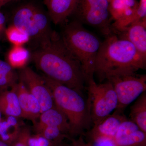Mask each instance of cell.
<instances>
[{
  "label": "cell",
  "instance_id": "1",
  "mask_svg": "<svg viewBox=\"0 0 146 146\" xmlns=\"http://www.w3.org/2000/svg\"><path fill=\"white\" fill-rule=\"evenodd\" d=\"M31 58L47 77L83 94L85 80L81 65L56 33L32 53Z\"/></svg>",
  "mask_w": 146,
  "mask_h": 146
},
{
  "label": "cell",
  "instance_id": "2",
  "mask_svg": "<svg viewBox=\"0 0 146 146\" xmlns=\"http://www.w3.org/2000/svg\"><path fill=\"white\" fill-rule=\"evenodd\" d=\"M146 66V57L129 41L113 33L102 42L96 59L94 74L102 82L136 73L145 69Z\"/></svg>",
  "mask_w": 146,
  "mask_h": 146
},
{
  "label": "cell",
  "instance_id": "3",
  "mask_svg": "<svg viewBox=\"0 0 146 146\" xmlns=\"http://www.w3.org/2000/svg\"><path fill=\"white\" fill-rule=\"evenodd\" d=\"M52 93L54 104L65 114L70 127V136H83L89 129L91 121L87 100L83 94L52 80L44 75L42 76Z\"/></svg>",
  "mask_w": 146,
  "mask_h": 146
},
{
  "label": "cell",
  "instance_id": "4",
  "mask_svg": "<svg viewBox=\"0 0 146 146\" xmlns=\"http://www.w3.org/2000/svg\"><path fill=\"white\" fill-rule=\"evenodd\" d=\"M61 37L80 63L85 82L94 78L96 59L102 43L98 37L74 20L65 26Z\"/></svg>",
  "mask_w": 146,
  "mask_h": 146
},
{
  "label": "cell",
  "instance_id": "5",
  "mask_svg": "<svg viewBox=\"0 0 146 146\" xmlns=\"http://www.w3.org/2000/svg\"><path fill=\"white\" fill-rule=\"evenodd\" d=\"M38 7L27 4L18 7L12 17V25L26 32L36 48L49 39L53 31L49 19Z\"/></svg>",
  "mask_w": 146,
  "mask_h": 146
},
{
  "label": "cell",
  "instance_id": "6",
  "mask_svg": "<svg viewBox=\"0 0 146 146\" xmlns=\"http://www.w3.org/2000/svg\"><path fill=\"white\" fill-rule=\"evenodd\" d=\"M108 0H77L71 16L74 21L99 29L106 36L114 33Z\"/></svg>",
  "mask_w": 146,
  "mask_h": 146
},
{
  "label": "cell",
  "instance_id": "7",
  "mask_svg": "<svg viewBox=\"0 0 146 146\" xmlns=\"http://www.w3.org/2000/svg\"><path fill=\"white\" fill-rule=\"evenodd\" d=\"M89 105L91 121L96 125L111 114L117 108L118 100L112 84L109 81L97 84L94 78L87 82Z\"/></svg>",
  "mask_w": 146,
  "mask_h": 146
},
{
  "label": "cell",
  "instance_id": "8",
  "mask_svg": "<svg viewBox=\"0 0 146 146\" xmlns=\"http://www.w3.org/2000/svg\"><path fill=\"white\" fill-rule=\"evenodd\" d=\"M112 84L118 100L115 110L123 112L128 105L145 92L146 75L136 73L113 77L108 80Z\"/></svg>",
  "mask_w": 146,
  "mask_h": 146
},
{
  "label": "cell",
  "instance_id": "9",
  "mask_svg": "<svg viewBox=\"0 0 146 146\" xmlns=\"http://www.w3.org/2000/svg\"><path fill=\"white\" fill-rule=\"evenodd\" d=\"M18 76L19 81L39 102L42 113L54 106L52 93L42 76L27 67L20 70Z\"/></svg>",
  "mask_w": 146,
  "mask_h": 146
},
{
  "label": "cell",
  "instance_id": "10",
  "mask_svg": "<svg viewBox=\"0 0 146 146\" xmlns=\"http://www.w3.org/2000/svg\"><path fill=\"white\" fill-rule=\"evenodd\" d=\"M11 90L18 96L22 112L21 117L30 120L34 124L42 113L39 102L19 80L11 87Z\"/></svg>",
  "mask_w": 146,
  "mask_h": 146
},
{
  "label": "cell",
  "instance_id": "11",
  "mask_svg": "<svg viewBox=\"0 0 146 146\" xmlns=\"http://www.w3.org/2000/svg\"><path fill=\"white\" fill-rule=\"evenodd\" d=\"M127 118L123 112L115 110L96 125L89 132L91 142L103 138L114 139L120 125Z\"/></svg>",
  "mask_w": 146,
  "mask_h": 146
},
{
  "label": "cell",
  "instance_id": "12",
  "mask_svg": "<svg viewBox=\"0 0 146 146\" xmlns=\"http://www.w3.org/2000/svg\"><path fill=\"white\" fill-rule=\"evenodd\" d=\"M38 120L34 124L35 133H38L45 127L54 126L58 128L62 133L70 137V127L68 119L55 104L52 108L41 113Z\"/></svg>",
  "mask_w": 146,
  "mask_h": 146
},
{
  "label": "cell",
  "instance_id": "13",
  "mask_svg": "<svg viewBox=\"0 0 146 146\" xmlns=\"http://www.w3.org/2000/svg\"><path fill=\"white\" fill-rule=\"evenodd\" d=\"M119 33L120 38L129 41L146 57V18L134 22Z\"/></svg>",
  "mask_w": 146,
  "mask_h": 146
},
{
  "label": "cell",
  "instance_id": "14",
  "mask_svg": "<svg viewBox=\"0 0 146 146\" xmlns=\"http://www.w3.org/2000/svg\"><path fill=\"white\" fill-rule=\"evenodd\" d=\"M77 0H44L50 20L55 25L63 24L71 16Z\"/></svg>",
  "mask_w": 146,
  "mask_h": 146
},
{
  "label": "cell",
  "instance_id": "15",
  "mask_svg": "<svg viewBox=\"0 0 146 146\" xmlns=\"http://www.w3.org/2000/svg\"><path fill=\"white\" fill-rule=\"evenodd\" d=\"M136 0H111L109 10L112 21H121L132 15L138 7Z\"/></svg>",
  "mask_w": 146,
  "mask_h": 146
},
{
  "label": "cell",
  "instance_id": "16",
  "mask_svg": "<svg viewBox=\"0 0 146 146\" xmlns=\"http://www.w3.org/2000/svg\"><path fill=\"white\" fill-rule=\"evenodd\" d=\"M22 127L18 118H2L0 121V140L11 146L18 138Z\"/></svg>",
  "mask_w": 146,
  "mask_h": 146
},
{
  "label": "cell",
  "instance_id": "17",
  "mask_svg": "<svg viewBox=\"0 0 146 146\" xmlns=\"http://www.w3.org/2000/svg\"><path fill=\"white\" fill-rule=\"evenodd\" d=\"M0 111L6 117H21L22 112L18 96L12 90L0 93Z\"/></svg>",
  "mask_w": 146,
  "mask_h": 146
},
{
  "label": "cell",
  "instance_id": "18",
  "mask_svg": "<svg viewBox=\"0 0 146 146\" xmlns=\"http://www.w3.org/2000/svg\"><path fill=\"white\" fill-rule=\"evenodd\" d=\"M31 54L24 46H13L7 54L6 62L15 70H21L27 67Z\"/></svg>",
  "mask_w": 146,
  "mask_h": 146
},
{
  "label": "cell",
  "instance_id": "19",
  "mask_svg": "<svg viewBox=\"0 0 146 146\" xmlns=\"http://www.w3.org/2000/svg\"><path fill=\"white\" fill-rule=\"evenodd\" d=\"M131 120L138 125L140 130L146 133V93L144 92L131 108Z\"/></svg>",
  "mask_w": 146,
  "mask_h": 146
},
{
  "label": "cell",
  "instance_id": "20",
  "mask_svg": "<svg viewBox=\"0 0 146 146\" xmlns=\"http://www.w3.org/2000/svg\"><path fill=\"white\" fill-rule=\"evenodd\" d=\"M146 18V0H140L138 8L132 15L124 20L114 22L112 24L113 32L117 34L131 24Z\"/></svg>",
  "mask_w": 146,
  "mask_h": 146
},
{
  "label": "cell",
  "instance_id": "21",
  "mask_svg": "<svg viewBox=\"0 0 146 146\" xmlns=\"http://www.w3.org/2000/svg\"><path fill=\"white\" fill-rule=\"evenodd\" d=\"M19 81V76L15 69L6 61L0 60V93Z\"/></svg>",
  "mask_w": 146,
  "mask_h": 146
},
{
  "label": "cell",
  "instance_id": "22",
  "mask_svg": "<svg viewBox=\"0 0 146 146\" xmlns=\"http://www.w3.org/2000/svg\"><path fill=\"white\" fill-rule=\"evenodd\" d=\"M5 36L13 46H24L30 41L26 32L12 24L6 29Z\"/></svg>",
  "mask_w": 146,
  "mask_h": 146
},
{
  "label": "cell",
  "instance_id": "23",
  "mask_svg": "<svg viewBox=\"0 0 146 146\" xmlns=\"http://www.w3.org/2000/svg\"><path fill=\"white\" fill-rule=\"evenodd\" d=\"M114 141L117 146H146V133L138 129L125 137Z\"/></svg>",
  "mask_w": 146,
  "mask_h": 146
},
{
  "label": "cell",
  "instance_id": "24",
  "mask_svg": "<svg viewBox=\"0 0 146 146\" xmlns=\"http://www.w3.org/2000/svg\"><path fill=\"white\" fill-rule=\"evenodd\" d=\"M36 133L40 134L55 145L63 142L65 138L72 139L68 135L62 133L58 128L54 126L45 127Z\"/></svg>",
  "mask_w": 146,
  "mask_h": 146
},
{
  "label": "cell",
  "instance_id": "25",
  "mask_svg": "<svg viewBox=\"0 0 146 146\" xmlns=\"http://www.w3.org/2000/svg\"><path fill=\"white\" fill-rule=\"evenodd\" d=\"M138 129H140L135 123L127 119L120 125L114 140L125 137Z\"/></svg>",
  "mask_w": 146,
  "mask_h": 146
},
{
  "label": "cell",
  "instance_id": "26",
  "mask_svg": "<svg viewBox=\"0 0 146 146\" xmlns=\"http://www.w3.org/2000/svg\"><path fill=\"white\" fill-rule=\"evenodd\" d=\"M28 145L29 146H55L51 142L37 133L30 135L28 139Z\"/></svg>",
  "mask_w": 146,
  "mask_h": 146
},
{
  "label": "cell",
  "instance_id": "27",
  "mask_svg": "<svg viewBox=\"0 0 146 146\" xmlns=\"http://www.w3.org/2000/svg\"><path fill=\"white\" fill-rule=\"evenodd\" d=\"M31 134L29 127H23L18 138L11 146H29L28 139Z\"/></svg>",
  "mask_w": 146,
  "mask_h": 146
},
{
  "label": "cell",
  "instance_id": "28",
  "mask_svg": "<svg viewBox=\"0 0 146 146\" xmlns=\"http://www.w3.org/2000/svg\"><path fill=\"white\" fill-rule=\"evenodd\" d=\"M93 146H117L114 139L103 138L92 142Z\"/></svg>",
  "mask_w": 146,
  "mask_h": 146
},
{
  "label": "cell",
  "instance_id": "29",
  "mask_svg": "<svg viewBox=\"0 0 146 146\" xmlns=\"http://www.w3.org/2000/svg\"><path fill=\"white\" fill-rule=\"evenodd\" d=\"M72 143L68 146H93L92 142H85L83 136L80 135L77 139H72Z\"/></svg>",
  "mask_w": 146,
  "mask_h": 146
},
{
  "label": "cell",
  "instance_id": "30",
  "mask_svg": "<svg viewBox=\"0 0 146 146\" xmlns=\"http://www.w3.org/2000/svg\"><path fill=\"white\" fill-rule=\"evenodd\" d=\"M6 29V18L5 16L0 11V40L5 35Z\"/></svg>",
  "mask_w": 146,
  "mask_h": 146
},
{
  "label": "cell",
  "instance_id": "31",
  "mask_svg": "<svg viewBox=\"0 0 146 146\" xmlns=\"http://www.w3.org/2000/svg\"><path fill=\"white\" fill-rule=\"evenodd\" d=\"M17 0H0V9L8 3Z\"/></svg>",
  "mask_w": 146,
  "mask_h": 146
},
{
  "label": "cell",
  "instance_id": "32",
  "mask_svg": "<svg viewBox=\"0 0 146 146\" xmlns=\"http://www.w3.org/2000/svg\"><path fill=\"white\" fill-rule=\"evenodd\" d=\"M0 146H10L8 144L0 140Z\"/></svg>",
  "mask_w": 146,
  "mask_h": 146
},
{
  "label": "cell",
  "instance_id": "33",
  "mask_svg": "<svg viewBox=\"0 0 146 146\" xmlns=\"http://www.w3.org/2000/svg\"><path fill=\"white\" fill-rule=\"evenodd\" d=\"M54 146H68V145H66V144L65 143H63V142H62Z\"/></svg>",
  "mask_w": 146,
  "mask_h": 146
},
{
  "label": "cell",
  "instance_id": "34",
  "mask_svg": "<svg viewBox=\"0 0 146 146\" xmlns=\"http://www.w3.org/2000/svg\"><path fill=\"white\" fill-rule=\"evenodd\" d=\"M1 114V111H0V121H1V119H2Z\"/></svg>",
  "mask_w": 146,
  "mask_h": 146
},
{
  "label": "cell",
  "instance_id": "35",
  "mask_svg": "<svg viewBox=\"0 0 146 146\" xmlns=\"http://www.w3.org/2000/svg\"><path fill=\"white\" fill-rule=\"evenodd\" d=\"M108 2H109L110 1H111V0H108Z\"/></svg>",
  "mask_w": 146,
  "mask_h": 146
}]
</instances>
